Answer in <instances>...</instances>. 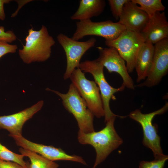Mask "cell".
<instances>
[{
  "label": "cell",
  "mask_w": 168,
  "mask_h": 168,
  "mask_svg": "<svg viewBox=\"0 0 168 168\" xmlns=\"http://www.w3.org/2000/svg\"><path fill=\"white\" fill-rule=\"evenodd\" d=\"M114 116L106 123V126L98 132L85 133L79 131L77 139L82 144L90 145L95 148L96 157L93 168L104 161L113 151L123 143L114 126L116 117Z\"/></svg>",
  "instance_id": "cell-1"
},
{
  "label": "cell",
  "mask_w": 168,
  "mask_h": 168,
  "mask_svg": "<svg viewBox=\"0 0 168 168\" xmlns=\"http://www.w3.org/2000/svg\"><path fill=\"white\" fill-rule=\"evenodd\" d=\"M28 33L25 39V45L19 50L21 59L28 64L46 61L50 57L52 47L55 43L47 28L43 25L40 30L37 31L32 27L28 30Z\"/></svg>",
  "instance_id": "cell-2"
},
{
  "label": "cell",
  "mask_w": 168,
  "mask_h": 168,
  "mask_svg": "<svg viewBox=\"0 0 168 168\" xmlns=\"http://www.w3.org/2000/svg\"><path fill=\"white\" fill-rule=\"evenodd\" d=\"M46 90L54 93L61 98L64 108L76 119L78 131L85 133L95 131L93 123L94 115L72 83L70 85L68 91L66 94L49 88Z\"/></svg>",
  "instance_id": "cell-3"
},
{
  "label": "cell",
  "mask_w": 168,
  "mask_h": 168,
  "mask_svg": "<svg viewBox=\"0 0 168 168\" xmlns=\"http://www.w3.org/2000/svg\"><path fill=\"white\" fill-rule=\"evenodd\" d=\"M168 109V103L166 102L162 108L153 112L143 114L140 110L136 109L129 115L131 119L141 125L143 134L142 144L152 150L155 159L162 158L166 155L163 153L161 147V138L157 134V127L152 124V121L155 116L164 114Z\"/></svg>",
  "instance_id": "cell-4"
},
{
  "label": "cell",
  "mask_w": 168,
  "mask_h": 168,
  "mask_svg": "<svg viewBox=\"0 0 168 168\" xmlns=\"http://www.w3.org/2000/svg\"><path fill=\"white\" fill-rule=\"evenodd\" d=\"M145 42L141 33L126 30L116 39L105 41V45L115 48L126 62L129 73L133 72L135 69L137 56Z\"/></svg>",
  "instance_id": "cell-5"
},
{
  "label": "cell",
  "mask_w": 168,
  "mask_h": 168,
  "mask_svg": "<svg viewBox=\"0 0 168 168\" xmlns=\"http://www.w3.org/2000/svg\"><path fill=\"white\" fill-rule=\"evenodd\" d=\"M72 83L85 101L94 116H104V111L100 89L95 82L87 79L79 68L74 69L69 78Z\"/></svg>",
  "instance_id": "cell-6"
},
{
  "label": "cell",
  "mask_w": 168,
  "mask_h": 168,
  "mask_svg": "<svg viewBox=\"0 0 168 168\" xmlns=\"http://www.w3.org/2000/svg\"><path fill=\"white\" fill-rule=\"evenodd\" d=\"M104 68L97 59L85 61L80 63L79 66V68L83 72L89 73L92 75L95 82L100 89L104 111L105 122L106 123L112 117L117 116L110 109V99L114 94L123 91L125 87L123 84L120 87L117 88L111 86L105 78Z\"/></svg>",
  "instance_id": "cell-7"
},
{
  "label": "cell",
  "mask_w": 168,
  "mask_h": 168,
  "mask_svg": "<svg viewBox=\"0 0 168 168\" xmlns=\"http://www.w3.org/2000/svg\"><path fill=\"white\" fill-rule=\"evenodd\" d=\"M76 24V29L71 38L77 41L88 35L102 37L105 40H112L117 38L126 30L118 22H114L109 20L96 22L88 19L77 21Z\"/></svg>",
  "instance_id": "cell-8"
},
{
  "label": "cell",
  "mask_w": 168,
  "mask_h": 168,
  "mask_svg": "<svg viewBox=\"0 0 168 168\" xmlns=\"http://www.w3.org/2000/svg\"><path fill=\"white\" fill-rule=\"evenodd\" d=\"M57 38L66 55L67 66L63 76L64 79L66 80L70 78L74 69L79 68L82 57L88 50L94 46L96 40L91 37L86 41H80L63 33L59 34Z\"/></svg>",
  "instance_id": "cell-9"
},
{
  "label": "cell",
  "mask_w": 168,
  "mask_h": 168,
  "mask_svg": "<svg viewBox=\"0 0 168 168\" xmlns=\"http://www.w3.org/2000/svg\"><path fill=\"white\" fill-rule=\"evenodd\" d=\"M152 66L145 81L138 87H152L159 84L168 72V38L154 44Z\"/></svg>",
  "instance_id": "cell-10"
},
{
  "label": "cell",
  "mask_w": 168,
  "mask_h": 168,
  "mask_svg": "<svg viewBox=\"0 0 168 168\" xmlns=\"http://www.w3.org/2000/svg\"><path fill=\"white\" fill-rule=\"evenodd\" d=\"M99 56L97 59L110 73L115 72L119 74L125 87L131 90L135 89L133 81L128 72L125 62L116 49L112 47H97Z\"/></svg>",
  "instance_id": "cell-11"
},
{
  "label": "cell",
  "mask_w": 168,
  "mask_h": 168,
  "mask_svg": "<svg viewBox=\"0 0 168 168\" xmlns=\"http://www.w3.org/2000/svg\"><path fill=\"white\" fill-rule=\"evenodd\" d=\"M12 138L17 146L39 153L50 161H69L86 165L85 161L81 156L69 155L60 148L35 143L28 140L22 136Z\"/></svg>",
  "instance_id": "cell-12"
},
{
  "label": "cell",
  "mask_w": 168,
  "mask_h": 168,
  "mask_svg": "<svg viewBox=\"0 0 168 168\" xmlns=\"http://www.w3.org/2000/svg\"><path fill=\"white\" fill-rule=\"evenodd\" d=\"M44 104L43 100H40L31 106L17 113L12 114L0 116V129L7 130L9 136H20L25 123L31 119L42 108Z\"/></svg>",
  "instance_id": "cell-13"
},
{
  "label": "cell",
  "mask_w": 168,
  "mask_h": 168,
  "mask_svg": "<svg viewBox=\"0 0 168 168\" xmlns=\"http://www.w3.org/2000/svg\"><path fill=\"white\" fill-rule=\"evenodd\" d=\"M149 19L148 15L137 4L128 0L124 6L118 22L126 30L141 33Z\"/></svg>",
  "instance_id": "cell-14"
},
{
  "label": "cell",
  "mask_w": 168,
  "mask_h": 168,
  "mask_svg": "<svg viewBox=\"0 0 168 168\" xmlns=\"http://www.w3.org/2000/svg\"><path fill=\"white\" fill-rule=\"evenodd\" d=\"M141 33L145 42L153 44L168 38V22L165 12H157L149 18L147 23Z\"/></svg>",
  "instance_id": "cell-15"
},
{
  "label": "cell",
  "mask_w": 168,
  "mask_h": 168,
  "mask_svg": "<svg viewBox=\"0 0 168 168\" xmlns=\"http://www.w3.org/2000/svg\"><path fill=\"white\" fill-rule=\"evenodd\" d=\"M154 52V45L150 42H145L139 52L135 64L137 82L139 83L147 78L152 66Z\"/></svg>",
  "instance_id": "cell-16"
},
{
  "label": "cell",
  "mask_w": 168,
  "mask_h": 168,
  "mask_svg": "<svg viewBox=\"0 0 168 168\" xmlns=\"http://www.w3.org/2000/svg\"><path fill=\"white\" fill-rule=\"evenodd\" d=\"M106 5L104 0H80L76 11L70 17L72 20L83 21L100 15Z\"/></svg>",
  "instance_id": "cell-17"
},
{
  "label": "cell",
  "mask_w": 168,
  "mask_h": 168,
  "mask_svg": "<svg viewBox=\"0 0 168 168\" xmlns=\"http://www.w3.org/2000/svg\"><path fill=\"white\" fill-rule=\"evenodd\" d=\"M21 154L28 157L30 161L28 168H58V165L37 153L22 147L19 149Z\"/></svg>",
  "instance_id": "cell-18"
},
{
  "label": "cell",
  "mask_w": 168,
  "mask_h": 168,
  "mask_svg": "<svg viewBox=\"0 0 168 168\" xmlns=\"http://www.w3.org/2000/svg\"><path fill=\"white\" fill-rule=\"evenodd\" d=\"M140 8L145 12L149 18L152 17L157 12L164 11L165 8L161 0H132Z\"/></svg>",
  "instance_id": "cell-19"
},
{
  "label": "cell",
  "mask_w": 168,
  "mask_h": 168,
  "mask_svg": "<svg viewBox=\"0 0 168 168\" xmlns=\"http://www.w3.org/2000/svg\"><path fill=\"white\" fill-rule=\"evenodd\" d=\"M24 156L22 154H16L10 151L0 143V160L13 162L24 168H28L29 163L24 160Z\"/></svg>",
  "instance_id": "cell-20"
},
{
  "label": "cell",
  "mask_w": 168,
  "mask_h": 168,
  "mask_svg": "<svg viewBox=\"0 0 168 168\" xmlns=\"http://www.w3.org/2000/svg\"><path fill=\"white\" fill-rule=\"evenodd\" d=\"M128 0H109V4L113 16L118 20L122 13L124 6Z\"/></svg>",
  "instance_id": "cell-21"
},
{
  "label": "cell",
  "mask_w": 168,
  "mask_h": 168,
  "mask_svg": "<svg viewBox=\"0 0 168 168\" xmlns=\"http://www.w3.org/2000/svg\"><path fill=\"white\" fill-rule=\"evenodd\" d=\"M168 156L155 159L152 161H142L140 162L139 168H163Z\"/></svg>",
  "instance_id": "cell-22"
},
{
  "label": "cell",
  "mask_w": 168,
  "mask_h": 168,
  "mask_svg": "<svg viewBox=\"0 0 168 168\" xmlns=\"http://www.w3.org/2000/svg\"><path fill=\"white\" fill-rule=\"evenodd\" d=\"M16 36L12 30L5 31L4 27L3 26H0V41L11 43L15 40Z\"/></svg>",
  "instance_id": "cell-23"
},
{
  "label": "cell",
  "mask_w": 168,
  "mask_h": 168,
  "mask_svg": "<svg viewBox=\"0 0 168 168\" xmlns=\"http://www.w3.org/2000/svg\"><path fill=\"white\" fill-rule=\"evenodd\" d=\"M17 49L16 45L11 44L0 41V58L7 54L15 53Z\"/></svg>",
  "instance_id": "cell-24"
},
{
  "label": "cell",
  "mask_w": 168,
  "mask_h": 168,
  "mask_svg": "<svg viewBox=\"0 0 168 168\" xmlns=\"http://www.w3.org/2000/svg\"><path fill=\"white\" fill-rule=\"evenodd\" d=\"M0 168H24L15 162L11 161H5L0 160Z\"/></svg>",
  "instance_id": "cell-25"
},
{
  "label": "cell",
  "mask_w": 168,
  "mask_h": 168,
  "mask_svg": "<svg viewBox=\"0 0 168 168\" xmlns=\"http://www.w3.org/2000/svg\"><path fill=\"white\" fill-rule=\"evenodd\" d=\"M11 1L10 0H0V20L3 21L5 18V14L4 9V5Z\"/></svg>",
  "instance_id": "cell-26"
}]
</instances>
